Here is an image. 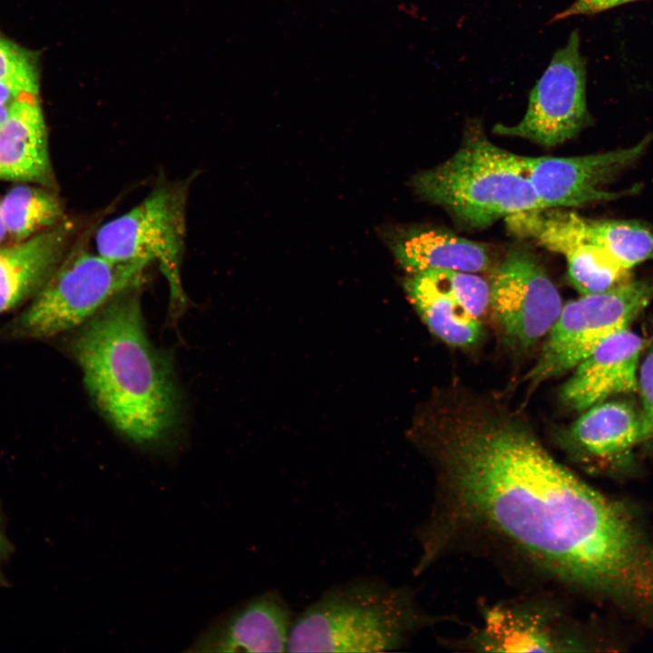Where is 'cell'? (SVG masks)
Here are the masks:
<instances>
[{
    "label": "cell",
    "instance_id": "1",
    "mask_svg": "<svg viewBox=\"0 0 653 653\" xmlns=\"http://www.w3.org/2000/svg\"><path fill=\"white\" fill-rule=\"evenodd\" d=\"M426 442L435 485L416 530L420 575L470 553L634 615L653 609V538L633 509L559 463L528 429L464 417Z\"/></svg>",
    "mask_w": 653,
    "mask_h": 653
},
{
    "label": "cell",
    "instance_id": "2",
    "mask_svg": "<svg viewBox=\"0 0 653 653\" xmlns=\"http://www.w3.org/2000/svg\"><path fill=\"white\" fill-rule=\"evenodd\" d=\"M132 290L107 303L72 339L70 349L107 420L133 443L151 445L172 429L179 401L169 365L147 336Z\"/></svg>",
    "mask_w": 653,
    "mask_h": 653
},
{
    "label": "cell",
    "instance_id": "3",
    "mask_svg": "<svg viewBox=\"0 0 653 653\" xmlns=\"http://www.w3.org/2000/svg\"><path fill=\"white\" fill-rule=\"evenodd\" d=\"M438 620L410 588L356 577L326 589L294 618L287 652L396 651Z\"/></svg>",
    "mask_w": 653,
    "mask_h": 653
},
{
    "label": "cell",
    "instance_id": "4",
    "mask_svg": "<svg viewBox=\"0 0 653 653\" xmlns=\"http://www.w3.org/2000/svg\"><path fill=\"white\" fill-rule=\"evenodd\" d=\"M415 191L470 228L543 208L528 179L522 156L481 135L471 137L447 161L414 176Z\"/></svg>",
    "mask_w": 653,
    "mask_h": 653
},
{
    "label": "cell",
    "instance_id": "5",
    "mask_svg": "<svg viewBox=\"0 0 653 653\" xmlns=\"http://www.w3.org/2000/svg\"><path fill=\"white\" fill-rule=\"evenodd\" d=\"M146 268L108 259L78 243L13 320L7 334L47 338L82 325L117 296L136 289Z\"/></svg>",
    "mask_w": 653,
    "mask_h": 653
},
{
    "label": "cell",
    "instance_id": "6",
    "mask_svg": "<svg viewBox=\"0 0 653 653\" xmlns=\"http://www.w3.org/2000/svg\"><path fill=\"white\" fill-rule=\"evenodd\" d=\"M187 199L185 185H161L129 210L103 223L94 236L95 251L108 259L146 268L157 265L175 307L185 302L180 270Z\"/></svg>",
    "mask_w": 653,
    "mask_h": 653
},
{
    "label": "cell",
    "instance_id": "7",
    "mask_svg": "<svg viewBox=\"0 0 653 653\" xmlns=\"http://www.w3.org/2000/svg\"><path fill=\"white\" fill-rule=\"evenodd\" d=\"M653 299V280H631L562 306L527 378L531 385L574 369L599 345L629 328Z\"/></svg>",
    "mask_w": 653,
    "mask_h": 653
},
{
    "label": "cell",
    "instance_id": "8",
    "mask_svg": "<svg viewBox=\"0 0 653 653\" xmlns=\"http://www.w3.org/2000/svg\"><path fill=\"white\" fill-rule=\"evenodd\" d=\"M481 622L463 638L448 642L480 652H570L587 650L589 641L558 602L521 597L482 608Z\"/></svg>",
    "mask_w": 653,
    "mask_h": 653
},
{
    "label": "cell",
    "instance_id": "9",
    "mask_svg": "<svg viewBox=\"0 0 653 653\" xmlns=\"http://www.w3.org/2000/svg\"><path fill=\"white\" fill-rule=\"evenodd\" d=\"M580 45L579 31L574 30L531 89L521 121L512 126L497 124L495 133L552 147L574 138L590 123L586 59Z\"/></svg>",
    "mask_w": 653,
    "mask_h": 653
},
{
    "label": "cell",
    "instance_id": "10",
    "mask_svg": "<svg viewBox=\"0 0 653 653\" xmlns=\"http://www.w3.org/2000/svg\"><path fill=\"white\" fill-rule=\"evenodd\" d=\"M490 307L508 337L522 347L547 335L557 321L560 296L536 257L510 251L492 272Z\"/></svg>",
    "mask_w": 653,
    "mask_h": 653
},
{
    "label": "cell",
    "instance_id": "11",
    "mask_svg": "<svg viewBox=\"0 0 653 653\" xmlns=\"http://www.w3.org/2000/svg\"><path fill=\"white\" fill-rule=\"evenodd\" d=\"M650 141L577 157L522 156V164L543 208L580 207L623 196L605 187L644 154Z\"/></svg>",
    "mask_w": 653,
    "mask_h": 653
},
{
    "label": "cell",
    "instance_id": "12",
    "mask_svg": "<svg viewBox=\"0 0 653 653\" xmlns=\"http://www.w3.org/2000/svg\"><path fill=\"white\" fill-rule=\"evenodd\" d=\"M408 297L430 330L453 346H468L482 335L480 318L490 307V285L482 277L456 270L414 274Z\"/></svg>",
    "mask_w": 653,
    "mask_h": 653
},
{
    "label": "cell",
    "instance_id": "13",
    "mask_svg": "<svg viewBox=\"0 0 653 653\" xmlns=\"http://www.w3.org/2000/svg\"><path fill=\"white\" fill-rule=\"evenodd\" d=\"M517 233L565 257L569 278L581 295L607 291L629 281L630 270L619 266L588 236L586 218L562 208L524 212Z\"/></svg>",
    "mask_w": 653,
    "mask_h": 653
},
{
    "label": "cell",
    "instance_id": "14",
    "mask_svg": "<svg viewBox=\"0 0 653 653\" xmlns=\"http://www.w3.org/2000/svg\"><path fill=\"white\" fill-rule=\"evenodd\" d=\"M294 618L283 595L268 590L217 618L188 651L287 652Z\"/></svg>",
    "mask_w": 653,
    "mask_h": 653
},
{
    "label": "cell",
    "instance_id": "15",
    "mask_svg": "<svg viewBox=\"0 0 653 653\" xmlns=\"http://www.w3.org/2000/svg\"><path fill=\"white\" fill-rule=\"evenodd\" d=\"M642 349V338L629 328L611 336L574 368L561 389V400L573 410L585 411L613 395L637 392Z\"/></svg>",
    "mask_w": 653,
    "mask_h": 653
},
{
    "label": "cell",
    "instance_id": "16",
    "mask_svg": "<svg viewBox=\"0 0 653 653\" xmlns=\"http://www.w3.org/2000/svg\"><path fill=\"white\" fill-rule=\"evenodd\" d=\"M77 227L66 218L27 239L0 246V314L39 292L72 248Z\"/></svg>",
    "mask_w": 653,
    "mask_h": 653
},
{
    "label": "cell",
    "instance_id": "17",
    "mask_svg": "<svg viewBox=\"0 0 653 653\" xmlns=\"http://www.w3.org/2000/svg\"><path fill=\"white\" fill-rule=\"evenodd\" d=\"M0 180L56 186L38 93H22L0 124Z\"/></svg>",
    "mask_w": 653,
    "mask_h": 653
},
{
    "label": "cell",
    "instance_id": "18",
    "mask_svg": "<svg viewBox=\"0 0 653 653\" xmlns=\"http://www.w3.org/2000/svg\"><path fill=\"white\" fill-rule=\"evenodd\" d=\"M570 435L579 459L593 470L606 472L641 443L640 411L629 402H600L585 410Z\"/></svg>",
    "mask_w": 653,
    "mask_h": 653
},
{
    "label": "cell",
    "instance_id": "19",
    "mask_svg": "<svg viewBox=\"0 0 653 653\" xmlns=\"http://www.w3.org/2000/svg\"><path fill=\"white\" fill-rule=\"evenodd\" d=\"M391 247L398 262L413 274L439 269L476 273L491 263L482 244L437 229L408 231L393 239Z\"/></svg>",
    "mask_w": 653,
    "mask_h": 653
},
{
    "label": "cell",
    "instance_id": "20",
    "mask_svg": "<svg viewBox=\"0 0 653 653\" xmlns=\"http://www.w3.org/2000/svg\"><path fill=\"white\" fill-rule=\"evenodd\" d=\"M0 214L7 239H27L66 219L59 197L42 186L18 185L0 200Z\"/></svg>",
    "mask_w": 653,
    "mask_h": 653
},
{
    "label": "cell",
    "instance_id": "21",
    "mask_svg": "<svg viewBox=\"0 0 653 653\" xmlns=\"http://www.w3.org/2000/svg\"><path fill=\"white\" fill-rule=\"evenodd\" d=\"M586 229L590 240L624 269L653 260V229L646 223L586 218Z\"/></svg>",
    "mask_w": 653,
    "mask_h": 653
},
{
    "label": "cell",
    "instance_id": "22",
    "mask_svg": "<svg viewBox=\"0 0 653 653\" xmlns=\"http://www.w3.org/2000/svg\"><path fill=\"white\" fill-rule=\"evenodd\" d=\"M0 81L26 93H38L35 54L0 35Z\"/></svg>",
    "mask_w": 653,
    "mask_h": 653
},
{
    "label": "cell",
    "instance_id": "23",
    "mask_svg": "<svg viewBox=\"0 0 653 653\" xmlns=\"http://www.w3.org/2000/svg\"><path fill=\"white\" fill-rule=\"evenodd\" d=\"M638 391L641 398V443L653 444V344L639 366Z\"/></svg>",
    "mask_w": 653,
    "mask_h": 653
},
{
    "label": "cell",
    "instance_id": "24",
    "mask_svg": "<svg viewBox=\"0 0 653 653\" xmlns=\"http://www.w3.org/2000/svg\"><path fill=\"white\" fill-rule=\"evenodd\" d=\"M639 0H575L568 8L556 14L551 22L576 15H596Z\"/></svg>",
    "mask_w": 653,
    "mask_h": 653
},
{
    "label": "cell",
    "instance_id": "25",
    "mask_svg": "<svg viewBox=\"0 0 653 653\" xmlns=\"http://www.w3.org/2000/svg\"><path fill=\"white\" fill-rule=\"evenodd\" d=\"M13 545L6 533L5 518L0 507V588L6 586L4 567L13 552Z\"/></svg>",
    "mask_w": 653,
    "mask_h": 653
},
{
    "label": "cell",
    "instance_id": "26",
    "mask_svg": "<svg viewBox=\"0 0 653 653\" xmlns=\"http://www.w3.org/2000/svg\"><path fill=\"white\" fill-rule=\"evenodd\" d=\"M24 93L0 81V124L7 118L13 105Z\"/></svg>",
    "mask_w": 653,
    "mask_h": 653
},
{
    "label": "cell",
    "instance_id": "27",
    "mask_svg": "<svg viewBox=\"0 0 653 653\" xmlns=\"http://www.w3.org/2000/svg\"><path fill=\"white\" fill-rule=\"evenodd\" d=\"M7 239L6 232L2 221L1 214H0V246L3 245L5 240Z\"/></svg>",
    "mask_w": 653,
    "mask_h": 653
}]
</instances>
